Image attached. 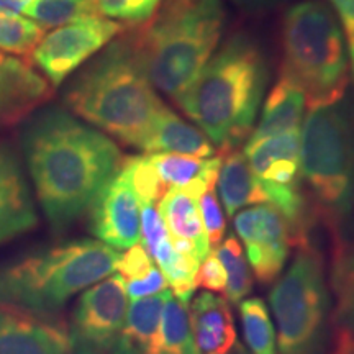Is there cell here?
Wrapping results in <instances>:
<instances>
[{"label": "cell", "instance_id": "4316f807", "mask_svg": "<svg viewBox=\"0 0 354 354\" xmlns=\"http://www.w3.org/2000/svg\"><path fill=\"white\" fill-rule=\"evenodd\" d=\"M24 13L44 30L68 25L88 15H99L94 0H28Z\"/></svg>", "mask_w": 354, "mask_h": 354}, {"label": "cell", "instance_id": "484cf974", "mask_svg": "<svg viewBox=\"0 0 354 354\" xmlns=\"http://www.w3.org/2000/svg\"><path fill=\"white\" fill-rule=\"evenodd\" d=\"M161 351L159 354H198L190 331L187 305L171 295L161 320Z\"/></svg>", "mask_w": 354, "mask_h": 354}, {"label": "cell", "instance_id": "f546056e", "mask_svg": "<svg viewBox=\"0 0 354 354\" xmlns=\"http://www.w3.org/2000/svg\"><path fill=\"white\" fill-rule=\"evenodd\" d=\"M100 17L127 25H143L151 20L162 0H94Z\"/></svg>", "mask_w": 354, "mask_h": 354}, {"label": "cell", "instance_id": "5b68a950", "mask_svg": "<svg viewBox=\"0 0 354 354\" xmlns=\"http://www.w3.org/2000/svg\"><path fill=\"white\" fill-rule=\"evenodd\" d=\"M120 256L99 240H79L0 266V305L35 315L56 312L110 276Z\"/></svg>", "mask_w": 354, "mask_h": 354}, {"label": "cell", "instance_id": "ffe728a7", "mask_svg": "<svg viewBox=\"0 0 354 354\" xmlns=\"http://www.w3.org/2000/svg\"><path fill=\"white\" fill-rule=\"evenodd\" d=\"M145 153H177L197 158H214L215 146L197 127L190 125L166 105L154 120L143 145Z\"/></svg>", "mask_w": 354, "mask_h": 354}, {"label": "cell", "instance_id": "5bb4252c", "mask_svg": "<svg viewBox=\"0 0 354 354\" xmlns=\"http://www.w3.org/2000/svg\"><path fill=\"white\" fill-rule=\"evenodd\" d=\"M38 215L26 177L10 146H0V243L37 227Z\"/></svg>", "mask_w": 354, "mask_h": 354}, {"label": "cell", "instance_id": "277c9868", "mask_svg": "<svg viewBox=\"0 0 354 354\" xmlns=\"http://www.w3.org/2000/svg\"><path fill=\"white\" fill-rule=\"evenodd\" d=\"M223 24L221 0H166L127 38L153 87L177 100L209 63Z\"/></svg>", "mask_w": 354, "mask_h": 354}, {"label": "cell", "instance_id": "30bf717a", "mask_svg": "<svg viewBox=\"0 0 354 354\" xmlns=\"http://www.w3.org/2000/svg\"><path fill=\"white\" fill-rule=\"evenodd\" d=\"M127 310V282L120 274L87 289L79 299L68 333L71 353H109L125 323Z\"/></svg>", "mask_w": 354, "mask_h": 354}, {"label": "cell", "instance_id": "52a82bcc", "mask_svg": "<svg viewBox=\"0 0 354 354\" xmlns=\"http://www.w3.org/2000/svg\"><path fill=\"white\" fill-rule=\"evenodd\" d=\"M300 167L312 201L343 227L354 207V118L342 102L308 109Z\"/></svg>", "mask_w": 354, "mask_h": 354}, {"label": "cell", "instance_id": "603a6c76", "mask_svg": "<svg viewBox=\"0 0 354 354\" xmlns=\"http://www.w3.org/2000/svg\"><path fill=\"white\" fill-rule=\"evenodd\" d=\"M305 97L297 86L284 77H279L266 99L263 115L248 143L272 138L287 131L300 130L304 118Z\"/></svg>", "mask_w": 354, "mask_h": 354}, {"label": "cell", "instance_id": "836d02e7", "mask_svg": "<svg viewBox=\"0 0 354 354\" xmlns=\"http://www.w3.org/2000/svg\"><path fill=\"white\" fill-rule=\"evenodd\" d=\"M153 268L151 256L141 243H136V245L128 248L127 253L122 254L117 263V271L125 281L145 277Z\"/></svg>", "mask_w": 354, "mask_h": 354}, {"label": "cell", "instance_id": "8fae6325", "mask_svg": "<svg viewBox=\"0 0 354 354\" xmlns=\"http://www.w3.org/2000/svg\"><path fill=\"white\" fill-rule=\"evenodd\" d=\"M234 230L246 250V259L261 284L277 279L289 258L292 241L289 225L276 207H251L234 215Z\"/></svg>", "mask_w": 354, "mask_h": 354}, {"label": "cell", "instance_id": "d6986e66", "mask_svg": "<svg viewBox=\"0 0 354 354\" xmlns=\"http://www.w3.org/2000/svg\"><path fill=\"white\" fill-rule=\"evenodd\" d=\"M171 292L165 290L133 300L128 305L125 323L115 339L112 354H159L161 351V320Z\"/></svg>", "mask_w": 354, "mask_h": 354}, {"label": "cell", "instance_id": "8992f818", "mask_svg": "<svg viewBox=\"0 0 354 354\" xmlns=\"http://www.w3.org/2000/svg\"><path fill=\"white\" fill-rule=\"evenodd\" d=\"M349 69L343 30L330 7L322 0L290 7L282 24L281 77L302 91L307 107L342 102Z\"/></svg>", "mask_w": 354, "mask_h": 354}, {"label": "cell", "instance_id": "d4e9b609", "mask_svg": "<svg viewBox=\"0 0 354 354\" xmlns=\"http://www.w3.org/2000/svg\"><path fill=\"white\" fill-rule=\"evenodd\" d=\"M243 336L251 354H277L276 335L263 299H246L240 304Z\"/></svg>", "mask_w": 354, "mask_h": 354}, {"label": "cell", "instance_id": "1f68e13d", "mask_svg": "<svg viewBox=\"0 0 354 354\" xmlns=\"http://www.w3.org/2000/svg\"><path fill=\"white\" fill-rule=\"evenodd\" d=\"M141 245L148 251L149 256L154 253V250L169 240V232L162 220L161 214L156 209V205H141Z\"/></svg>", "mask_w": 354, "mask_h": 354}, {"label": "cell", "instance_id": "ac0fdd59", "mask_svg": "<svg viewBox=\"0 0 354 354\" xmlns=\"http://www.w3.org/2000/svg\"><path fill=\"white\" fill-rule=\"evenodd\" d=\"M190 331L198 354H230L236 344V330L227 299L202 292L190 304Z\"/></svg>", "mask_w": 354, "mask_h": 354}, {"label": "cell", "instance_id": "4dcf8cb0", "mask_svg": "<svg viewBox=\"0 0 354 354\" xmlns=\"http://www.w3.org/2000/svg\"><path fill=\"white\" fill-rule=\"evenodd\" d=\"M216 184H212L207 187L203 192L198 196L197 201V209L201 214L203 230H205L207 240H209L210 250H216L220 246V243L223 241L225 236V228H227V221H225L223 209H221V203L215 189Z\"/></svg>", "mask_w": 354, "mask_h": 354}, {"label": "cell", "instance_id": "6da1fadb", "mask_svg": "<svg viewBox=\"0 0 354 354\" xmlns=\"http://www.w3.org/2000/svg\"><path fill=\"white\" fill-rule=\"evenodd\" d=\"M21 148L41 209L57 232L91 209L123 162L112 140L59 107L26 118Z\"/></svg>", "mask_w": 354, "mask_h": 354}, {"label": "cell", "instance_id": "9a60e30c", "mask_svg": "<svg viewBox=\"0 0 354 354\" xmlns=\"http://www.w3.org/2000/svg\"><path fill=\"white\" fill-rule=\"evenodd\" d=\"M245 156L263 187H297L302 183L300 130L248 143Z\"/></svg>", "mask_w": 354, "mask_h": 354}, {"label": "cell", "instance_id": "7a4b0ae2", "mask_svg": "<svg viewBox=\"0 0 354 354\" xmlns=\"http://www.w3.org/2000/svg\"><path fill=\"white\" fill-rule=\"evenodd\" d=\"M268 79V61L258 43L236 33L221 44L176 102L218 153H227L253 133Z\"/></svg>", "mask_w": 354, "mask_h": 354}, {"label": "cell", "instance_id": "d590c367", "mask_svg": "<svg viewBox=\"0 0 354 354\" xmlns=\"http://www.w3.org/2000/svg\"><path fill=\"white\" fill-rule=\"evenodd\" d=\"M336 12V19L343 30L344 41H346L349 68L354 79V0H330Z\"/></svg>", "mask_w": 354, "mask_h": 354}, {"label": "cell", "instance_id": "9c48e42d", "mask_svg": "<svg viewBox=\"0 0 354 354\" xmlns=\"http://www.w3.org/2000/svg\"><path fill=\"white\" fill-rule=\"evenodd\" d=\"M123 30L122 24L105 17H82L44 35L32 53L35 66L43 71L51 86H61Z\"/></svg>", "mask_w": 354, "mask_h": 354}, {"label": "cell", "instance_id": "d6a6232c", "mask_svg": "<svg viewBox=\"0 0 354 354\" xmlns=\"http://www.w3.org/2000/svg\"><path fill=\"white\" fill-rule=\"evenodd\" d=\"M196 287H202L212 294H223L227 290V274L221 266L215 250H212L207 258L198 264L196 272Z\"/></svg>", "mask_w": 354, "mask_h": 354}, {"label": "cell", "instance_id": "44dd1931", "mask_svg": "<svg viewBox=\"0 0 354 354\" xmlns=\"http://www.w3.org/2000/svg\"><path fill=\"white\" fill-rule=\"evenodd\" d=\"M146 154L167 189H184L197 198L209 185L216 184L218 179L220 153L214 158H197L177 153Z\"/></svg>", "mask_w": 354, "mask_h": 354}, {"label": "cell", "instance_id": "7402d4cb", "mask_svg": "<svg viewBox=\"0 0 354 354\" xmlns=\"http://www.w3.org/2000/svg\"><path fill=\"white\" fill-rule=\"evenodd\" d=\"M220 154L221 166L216 184H218V194L227 214L234 216L238 210L245 207L268 202L263 185L251 169L245 153H241L240 149H232V151Z\"/></svg>", "mask_w": 354, "mask_h": 354}, {"label": "cell", "instance_id": "4fadbf2b", "mask_svg": "<svg viewBox=\"0 0 354 354\" xmlns=\"http://www.w3.org/2000/svg\"><path fill=\"white\" fill-rule=\"evenodd\" d=\"M53 95L51 84L21 57H0V127L28 117Z\"/></svg>", "mask_w": 354, "mask_h": 354}, {"label": "cell", "instance_id": "8d00e7d4", "mask_svg": "<svg viewBox=\"0 0 354 354\" xmlns=\"http://www.w3.org/2000/svg\"><path fill=\"white\" fill-rule=\"evenodd\" d=\"M26 3H28V0H0V13L19 15L20 12H24Z\"/></svg>", "mask_w": 354, "mask_h": 354}, {"label": "cell", "instance_id": "f1b7e54d", "mask_svg": "<svg viewBox=\"0 0 354 354\" xmlns=\"http://www.w3.org/2000/svg\"><path fill=\"white\" fill-rule=\"evenodd\" d=\"M44 37L37 21L13 13H0V51L28 56Z\"/></svg>", "mask_w": 354, "mask_h": 354}, {"label": "cell", "instance_id": "74e56055", "mask_svg": "<svg viewBox=\"0 0 354 354\" xmlns=\"http://www.w3.org/2000/svg\"><path fill=\"white\" fill-rule=\"evenodd\" d=\"M238 7L248 8V10H258V8H264L272 6L277 0H232Z\"/></svg>", "mask_w": 354, "mask_h": 354}, {"label": "cell", "instance_id": "83f0119b", "mask_svg": "<svg viewBox=\"0 0 354 354\" xmlns=\"http://www.w3.org/2000/svg\"><path fill=\"white\" fill-rule=\"evenodd\" d=\"M120 171L130 183L140 205H156L169 190L154 169L148 154L125 159L122 162Z\"/></svg>", "mask_w": 354, "mask_h": 354}, {"label": "cell", "instance_id": "3957f363", "mask_svg": "<svg viewBox=\"0 0 354 354\" xmlns=\"http://www.w3.org/2000/svg\"><path fill=\"white\" fill-rule=\"evenodd\" d=\"M64 102L91 125L140 149L165 107L127 35L110 43L68 84Z\"/></svg>", "mask_w": 354, "mask_h": 354}, {"label": "cell", "instance_id": "7c38bea8", "mask_svg": "<svg viewBox=\"0 0 354 354\" xmlns=\"http://www.w3.org/2000/svg\"><path fill=\"white\" fill-rule=\"evenodd\" d=\"M91 232L113 250H128L141 236V205L118 169L91 205Z\"/></svg>", "mask_w": 354, "mask_h": 354}, {"label": "cell", "instance_id": "f35d334b", "mask_svg": "<svg viewBox=\"0 0 354 354\" xmlns=\"http://www.w3.org/2000/svg\"><path fill=\"white\" fill-rule=\"evenodd\" d=\"M0 57H2V55H0Z\"/></svg>", "mask_w": 354, "mask_h": 354}, {"label": "cell", "instance_id": "e575fe53", "mask_svg": "<svg viewBox=\"0 0 354 354\" xmlns=\"http://www.w3.org/2000/svg\"><path fill=\"white\" fill-rule=\"evenodd\" d=\"M127 282V294L131 300H138L143 297H149V295H156L159 292L167 290V281L159 269L153 268L151 271L146 274L141 279H133V281Z\"/></svg>", "mask_w": 354, "mask_h": 354}, {"label": "cell", "instance_id": "cb8c5ba5", "mask_svg": "<svg viewBox=\"0 0 354 354\" xmlns=\"http://www.w3.org/2000/svg\"><path fill=\"white\" fill-rule=\"evenodd\" d=\"M215 253L227 274L225 299H228L230 304L240 305L253 290V274L250 271L243 246L233 234H230L227 240L216 248Z\"/></svg>", "mask_w": 354, "mask_h": 354}, {"label": "cell", "instance_id": "e0dca14e", "mask_svg": "<svg viewBox=\"0 0 354 354\" xmlns=\"http://www.w3.org/2000/svg\"><path fill=\"white\" fill-rule=\"evenodd\" d=\"M158 210L169 232L172 248L201 264L212 250L196 197L184 189H169L158 202Z\"/></svg>", "mask_w": 354, "mask_h": 354}, {"label": "cell", "instance_id": "ba28073f", "mask_svg": "<svg viewBox=\"0 0 354 354\" xmlns=\"http://www.w3.org/2000/svg\"><path fill=\"white\" fill-rule=\"evenodd\" d=\"M279 354H328L331 300L322 256L310 240L269 294ZM333 338V336H331Z\"/></svg>", "mask_w": 354, "mask_h": 354}, {"label": "cell", "instance_id": "2e32d148", "mask_svg": "<svg viewBox=\"0 0 354 354\" xmlns=\"http://www.w3.org/2000/svg\"><path fill=\"white\" fill-rule=\"evenodd\" d=\"M69 335L59 326L0 305V354H68Z\"/></svg>", "mask_w": 354, "mask_h": 354}]
</instances>
